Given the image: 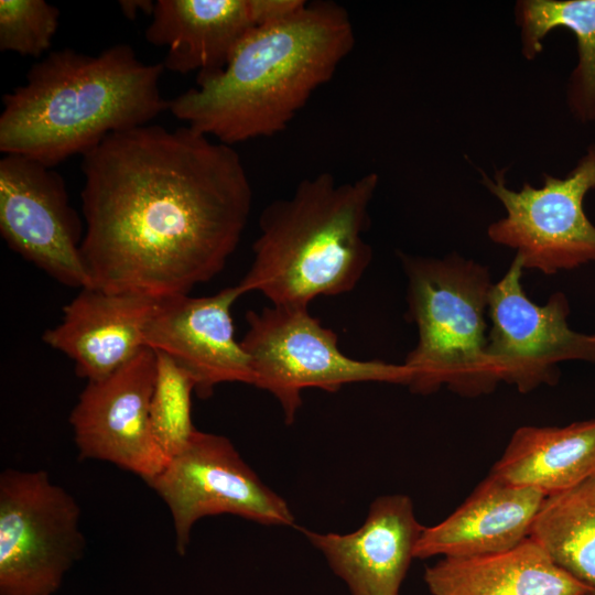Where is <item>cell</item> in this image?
Instances as JSON below:
<instances>
[{"instance_id":"21","label":"cell","mask_w":595,"mask_h":595,"mask_svg":"<svg viewBox=\"0 0 595 595\" xmlns=\"http://www.w3.org/2000/svg\"><path fill=\"white\" fill-rule=\"evenodd\" d=\"M529 537L556 565L595 591V475L547 496Z\"/></svg>"},{"instance_id":"4","label":"cell","mask_w":595,"mask_h":595,"mask_svg":"<svg viewBox=\"0 0 595 595\" xmlns=\"http://www.w3.org/2000/svg\"><path fill=\"white\" fill-rule=\"evenodd\" d=\"M376 172L338 182L321 172L292 194L264 207L251 264L237 288L261 293L273 305L307 306L320 296L356 288L372 259L365 239Z\"/></svg>"},{"instance_id":"14","label":"cell","mask_w":595,"mask_h":595,"mask_svg":"<svg viewBox=\"0 0 595 595\" xmlns=\"http://www.w3.org/2000/svg\"><path fill=\"white\" fill-rule=\"evenodd\" d=\"M304 0H156L145 40L166 46L164 68L196 80L214 76L227 65L248 33L288 17Z\"/></svg>"},{"instance_id":"17","label":"cell","mask_w":595,"mask_h":595,"mask_svg":"<svg viewBox=\"0 0 595 595\" xmlns=\"http://www.w3.org/2000/svg\"><path fill=\"white\" fill-rule=\"evenodd\" d=\"M545 497L489 473L448 517L423 528L414 558H470L509 550L530 536Z\"/></svg>"},{"instance_id":"9","label":"cell","mask_w":595,"mask_h":595,"mask_svg":"<svg viewBox=\"0 0 595 595\" xmlns=\"http://www.w3.org/2000/svg\"><path fill=\"white\" fill-rule=\"evenodd\" d=\"M167 506L175 547L184 554L193 526L229 513L266 526H292L288 502L270 489L226 436L196 431L188 444L147 483Z\"/></svg>"},{"instance_id":"16","label":"cell","mask_w":595,"mask_h":595,"mask_svg":"<svg viewBox=\"0 0 595 595\" xmlns=\"http://www.w3.org/2000/svg\"><path fill=\"white\" fill-rule=\"evenodd\" d=\"M158 301L143 294L84 288L42 339L74 363L78 377L102 379L147 347L144 332Z\"/></svg>"},{"instance_id":"23","label":"cell","mask_w":595,"mask_h":595,"mask_svg":"<svg viewBox=\"0 0 595 595\" xmlns=\"http://www.w3.org/2000/svg\"><path fill=\"white\" fill-rule=\"evenodd\" d=\"M60 10L44 0L0 1V50L40 57L52 47Z\"/></svg>"},{"instance_id":"24","label":"cell","mask_w":595,"mask_h":595,"mask_svg":"<svg viewBox=\"0 0 595 595\" xmlns=\"http://www.w3.org/2000/svg\"><path fill=\"white\" fill-rule=\"evenodd\" d=\"M155 1L151 0H121L119 7L122 13L130 20L137 18L139 12L152 14Z\"/></svg>"},{"instance_id":"20","label":"cell","mask_w":595,"mask_h":595,"mask_svg":"<svg viewBox=\"0 0 595 595\" xmlns=\"http://www.w3.org/2000/svg\"><path fill=\"white\" fill-rule=\"evenodd\" d=\"M515 14L529 61L542 52L543 39L553 29L574 35L577 63L567 80L566 104L577 121L595 122V0H521Z\"/></svg>"},{"instance_id":"19","label":"cell","mask_w":595,"mask_h":595,"mask_svg":"<svg viewBox=\"0 0 595 595\" xmlns=\"http://www.w3.org/2000/svg\"><path fill=\"white\" fill-rule=\"evenodd\" d=\"M490 474L545 496L576 486L595 475V419L518 428Z\"/></svg>"},{"instance_id":"5","label":"cell","mask_w":595,"mask_h":595,"mask_svg":"<svg viewBox=\"0 0 595 595\" xmlns=\"http://www.w3.org/2000/svg\"><path fill=\"white\" fill-rule=\"evenodd\" d=\"M398 256L408 282L407 314L418 331L403 363L412 374L409 390L429 396L445 387L465 398L494 392L500 381L487 355L488 268L456 252Z\"/></svg>"},{"instance_id":"18","label":"cell","mask_w":595,"mask_h":595,"mask_svg":"<svg viewBox=\"0 0 595 595\" xmlns=\"http://www.w3.org/2000/svg\"><path fill=\"white\" fill-rule=\"evenodd\" d=\"M424 582L432 595H585L593 591L556 565L530 537L497 553L442 558L425 569Z\"/></svg>"},{"instance_id":"7","label":"cell","mask_w":595,"mask_h":595,"mask_svg":"<svg viewBox=\"0 0 595 595\" xmlns=\"http://www.w3.org/2000/svg\"><path fill=\"white\" fill-rule=\"evenodd\" d=\"M542 177L541 187L523 183L517 191L507 186L504 170L493 177L482 173V183L506 210L488 226V238L515 249L524 270L547 275L595 263V225L584 210V198L595 188V143L564 177Z\"/></svg>"},{"instance_id":"3","label":"cell","mask_w":595,"mask_h":595,"mask_svg":"<svg viewBox=\"0 0 595 595\" xmlns=\"http://www.w3.org/2000/svg\"><path fill=\"white\" fill-rule=\"evenodd\" d=\"M163 71L128 44L97 55L52 51L3 95L0 150L54 167L110 134L148 125L170 107L159 87Z\"/></svg>"},{"instance_id":"1","label":"cell","mask_w":595,"mask_h":595,"mask_svg":"<svg viewBox=\"0 0 595 595\" xmlns=\"http://www.w3.org/2000/svg\"><path fill=\"white\" fill-rule=\"evenodd\" d=\"M82 255L90 288L154 299L223 271L252 207L239 153L188 126L144 125L83 155Z\"/></svg>"},{"instance_id":"10","label":"cell","mask_w":595,"mask_h":595,"mask_svg":"<svg viewBox=\"0 0 595 595\" xmlns=\"http://www.w3.org/2000/svg\"><path fill=\"white\" fill-rule=\"evenodd\" d=\"M523 270L515 255L506 273L491 285L487 355L500 382L529 393L541 386H555L560 363L595 365V332L570 328V304L562 292L544 304L532 302L523 290Z\"/></svg>"},{"instance_id":"11","label":"cell","mask_w":595,"mask_h":595,"mask_svg":"<svg viewBox=\"0 0 595 595\" xmlns=\"http://www.w3.org/2000/svg\"><path fill=\"white\" fill-rule=\"evenodd\" d=\"M82 218L63 176L19 154L0 160V232L9 248L57 282L90 288Z\"/></svg>"},{"instance_id":"25","label":"cell","mask_w":595,"mask_h":595,"mask_svg":"<svg viewBox=\"0 0 595 595\" xmlns=\"http://www.w3.org/2000/svg\"><path fill=\"white\" fill-rule=\"evenodd\" d=\"M585 595H595V592H594V591H591V592H588V593L585 594Z\"/></svg>"},{"instance_id":"2","label":"cell","mask_w":595,"mask_h":595,"mask_svg":"<svg viewBox=\"0 0 595 595\" xmlns=\"http://www.w3.org/2000/svg\"><path fill=\"white\" fill-rule=\"evenodd\" d=\"M355 45L347 10L316 0L256 28L225 68L170 100L186 126L234 147L288 128L311 96L329 82Z\"/></svg>"},{"instance_id":"22","label":"cell","mask_w":595,"mask_h":595,"mask_svg":"<svg viewBox=\"0 0 595 595\" xmlns=\"http://www.w3.org/2000/svg\"><path fill=\"white\" fill-rule=\"evenodd\" d=\"M155 351L156 369L150 403L153 436L167 461L188 444L197 429L192 421V377L167 355Z\"/></svg>"},{"instance_id":"8","label":"cell","mask_w":595,"mask_h":595,"mask_svg":"<svg viewBox=\"0 0 595 595\" xmlns=\"http://www.w3.org/2000/svg\"><path fill=\"white\" fill-rule=\"evenodd\" d=\"M74 497L44 470L0 475V595H51L83 555Z\"/></svg>"},{"instance_id":"15","label":"cell","mask_w":595,"mask_h":595,"mask_svg":"<svg viewBox=\"0 0 595 595\" xmlns=\"http://www.w3.org/2000/svg\"><path fill=\"white\" fill-rule=\"evenodd\" d=\"M423 528L411 498L391 494L376 498L350 533L301 531L351 595H399Z\"/></svg>"},{"instance_id":"6","label":"cell","mask_w":595,"mask_h":595,"mask_svg":"<svg viewBox=\"0 0 595 595\" xmlns=\"http://www.w3.org/2000/svg\"><path fill=\"white\" fill-rule=\"evenodd\" d=\"M240 344L249 357L253 385L281 404L286 424L294 422L307 388L336 392L356 382L409 385L404 364L360 360L345 355L337 334L312 316L307 306L273 305L246 313Z\"/></svg>"},{"instance_id":"13","label":"cell","mask_w":595,"mask_h":595,"mask_svg":"<svg viewBox=\"0 0 595 595\" xmlns=\"http://www.w3.org/2000/svg\"><path fill=\"white\" fill-rule=\"evenodd\" d=\"M241 296L237 285L213 295L159 299L145 332V346L164 353L195 382L201 398L225 382L253 385L250 360L235 337L231 306Z\"/></svg>"},{"instance_id":"12","label":"cell","mask_w":595,"mask_h":595,"mask_svg":"<svg viewBox=\"0 0 595 595\" xmlns=\"http://www.w3.org/2000/svg\"><path fill=\"white\" fill-rule=\"evenodd\" d=\"M155 369V351L144 347L111 375L87 381L69 415L82 459L112 463L145 483L164 468L150 421Z\"/></svg>"}]
</instances>
